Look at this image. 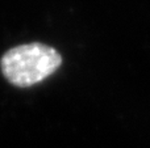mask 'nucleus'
I'll list each match as a JSON object with an SVG mask.
<instances>
[{
    "instance_id": "1",
    "label": "nucleus",
    "mask_w": 150,
    "mask_h": 148,
    "mask_svg": "<svg viewBox=\"0 0 150 148\" xmlns=\"http://www.w3.org/2000/svg\"><path fill=\"white\" fill-rule=\"evenodd\" d=\"M62 64L61 54L40 42L9 49L0 60L4 77L12 85L28 88L38 84L55 72Z\"/></svg>"
}]
</instances>
